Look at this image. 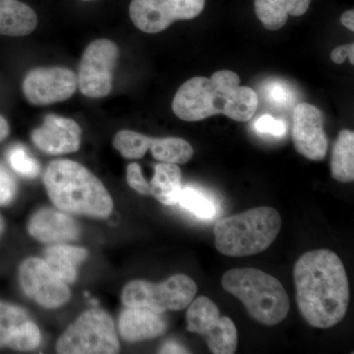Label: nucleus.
Instances as JSON below:
<instances>
[{"instance_id": "nucleus-31", "label": "nucleus", "mask_w": 354, "mask_h": 354, "mask_svg": "<svg viewBox=\"0 0 354 354\" xmlns=\"http://www.w3.org/2000/svg\"><path fill=\"white\" fill-rule=\"evenodd\" d=\"M127 179L132 189L142 195H151L150 183H147L142 174L141 167L136 162L128 165Z\"/></svg>"}, {"instance_id": "nucleus-5", "label": "nucleus", "mask_w": 354, "mask_h": 354, "mask_svg": "<svg viewBox=\"0 0 354 354\" xmlns=\"http://www.w3.org/2000/svg\"><path fill=\"white\" fill-rule=\"evenodd\" d=\"M281 216L271 207H258L221 218L214 234L216 250L230 257H245L265 251L281 232Z\"/></svg>"}, {"instance_id": "nucleus-12", "label": "nucleus", "mask_w": 354, "mask_h": 354, "mask_svg": "<svg viewBox=\"0 0 354 354\" xmlns=\"http://www.w3.org/2000/svg\"><path fill=\"white\" fill-rule=\"evenodd\" d=\"M322 111L313 104L302 102L293 111L292 140L298 153L314 162L322 160L328 151Z\"/></svg>"}, {"instance_id": "nucleus-35", "label": "nucleus", "mask_w": 354, "mask_h": 354, "mask_svg": "<svg viewBox=\"0 0 354 354\" xmlns=\"http://www.w3.org/2000/svg\"><path fill=\"white\" fill-rule=\"evenodd\" d=\"M160 353H189L183 346L174 342H169L160 348Z\"/></svg>"}, {"instance_id": "nucleus-26", "label": "nucleus", "mask_w": 354, "mask_h": 354, "mask_svg": "<svg viewBox=\"0 0 354 354\" xmlns=\"http://www.w3.org/2000/svg\"><path fill=\"white\" fill-rule=\"evenodd\" d=\"M148 136L131 130H121L113 139V146L123 156L129 160L143 158L149 150Z\"/></svg>"}, {"instance_id": "nucleus-34", "label": "nucleus", "mask_w": 354, "mask_h": 354, "mask_svg": "<svg viewBox=\"0 0 354 354\" xmlns=\"http://www.w3.org/2000/svg\"><path fill=\"white\" fill-rule=\"evenodd\" d=\"M288 15L302 16L309 9L311 0H285Z\"/></svg>"}, {"instance_id": "nucleus-33", "label": "nucleus", "mask_w": 354, "mask_h": 354, "mask_svg": "<svg viewBox=\"0 0 354 354\" xmlns=\"http://www.w3.org/2000/svg\"><path fill=\"white\" fill-rule=\"evenodd\" d=\"M333 62L337 64H342L348 58L351 64H354V44H344V46H339L332 51L330 55Z\"/></svg>"}, {"instance_id": "nucleus-14", "label": "nucleus", "mask_w": 354, "mask_h": 354, "mask_svg": "<svg viewBox=\"0 0 354 354\" xmlns=\"http://www.w3.org/2000/svg\"><path fill=\"white\" fill-rule=\"evenodd\" d=\"M118 328L125 341L134 342L160 337L167 326L160 313L145 307H127L121 313Z\"/></svg>"}, {"instance_id": "nucleus-16", "label": "nucleus", "mask_w": 354, "mask_h": 354, "mask_svg": "<svg viewBox=\"0 0 354 354\" xmlns=\"http://www.w3.org/2000/svg\"><path fill=\"white\" fill-rule=\"evenodd\" d=\"M39 19L34 9L19 0H0V35L24 37L36 30Z\"/></svg>"}, {"instance_id": "nucleus-10", "label": "nucleus", "mask_w": 354, "mask_h": 354, "mask_svg": "<svg viewBox=\"0 0 354 354\" xmlns=\"http://www.w3.org/2000/svg\"><path fill=\"white\" fill-rule=\"evenodd\" d=\"M77 76L64 67L36 68L28 72L23 81L26 99L34 106L64 102L76 92Z\"/></svg>"}, {"instance_id": "nucleus-2", "label": "nucleus", "mask_w": 354, "mask_h": 354, "mask_svg": "<svg viewBox=\"0 0 354 354\" xmlns=\"http://www.w3.org/2000/svg\"><path fill=\"white\" fill-rule=\"evenodd\" d=\"M258 95L253 88L242 87L235 72L221 70L211 78L195 77L178 88L172 111L184 121H199L216 114L245 122L257 111Z\"/></svg>"}, {"instance_id": "nucleus-25", "label": "nucleus", "mask_w": 354, "mask_h": 354, "mask_svg": "<svg viewBox=\"0 0 354 354\" xmlns=\"http://www.w3.org/2000/svg\"><path fill=\"white\" fill-rule=\"evenodd\" d=\"M255 13L266 29L277 31L281 29L288 21L285 0H255Z\"/></svg>"}, {"instance_id": "nucleus-1", "label": "nucleus", "mask_w": 354, "mask_h": 354, "mask_svg": "<svg viewBox=\"0 0 354 354\" xmlns=\"http://www.w3.org/2000/svg\"><path fill=\"white\" fill-rule=\"evenodd\" d=\"M300 314L311 327L330 329L341 323L349 304V283L341 258L328 249L309 251L293 270Z\"/></svg>"}, {"instance_id": "nucleus-8", "label": "nucleus", "mask_w": 354, "mask_h": 354, "mask_svg": "<svg viewBox=\"0 0 354 354\" xmlns=\"http://www.w3.org/2000/svg\"><path fill=\"white\" fill-rule=\"evenodd\" d=\"M120 57L118 46L106 39H97L84 51L79 66L81 93L92 99L106 97L113 90V71Z\"/></svg>"}, {"instance_id": "nucleus-13", "label": "nucleus", "mask_w": 354, "mask_h": 354, "mask_svg": "<svg viewBox=\"0 0 354 354\" xmlns=\"http://www.w3.org/2000/svg\"><path fill=\"white\" fill-rule=\"evenodd\" d=\"M81 134L82 130L75 120L48 114L44 124L32 132V140L44 153L64 155L79 150Z\"/></svg>"}, {"instance_id": "nucleus-4", "label": "nucleus", "mask_w": 354, "mask_h": 354, "mask_svg": "<svg viewBox=\"0 0 354 354\" xmlns=\"http://www.w3.org/2000/svg\"><path fill=\"white\" fill-rule=\"evenodd\" d=\"M221 286L239 298L249 315L263 325H279L290 312V298L281 281L260 270H230L221 278Z\"/></svg>"}, {"instance_id": "nucleus-36", "label": "nucleus", "mask_w": 354, "mask_h": 354, "mask_svg": "<svg viewBox=\"0 0 354 354\" xmlns=\"http://www.w3.org/2000/svg\"><path fill=\"white\" fill-rule=\"evenodd\" d=\"M341 22L344 27L348 28L349 31H354V11L353 9L346 11V12L342 14Z\"/></svg>"}, {"instance_id": "nucleus-3", "label": "nucleus", "mask_w": 354, "mask_h": 354, "mask_svg": "<svg viewBox=\"0 0 354 354\" xmlns=\"http://www.w3.org/2000/svg\"><path fill=\"white\" fill-rule=\"evenodd\" d=\"M44 183L53 204L67 213L104 218L113 212V199L104 184L73 160L50 162L44 172Z\"/></svg>"}, {"instance_id": "nucleus-7", "label": "nucleus", "mask_w": 354, "mask_h": 354, "mask_svg": "<svg viewBox=\"0 0 354 354\" xmlns=\"http://www.w3.org/2000/svg\"><path fill=\"white\" fill-rule=\"evenodd\" d=\"M197 290L196 283L185 274L172 276L160 285L133 281L122 291V302L127 307H145L162 314L185 309Z\"/></svg>"}, {"instance_id": "nucleus-20", "label": "nucleus", "mask_w": 354, "mask_h": 354, "mask_svg": "<svg viewBox=\"0 0 354 354\" xmlns=\"http://www.w3.org/2000/svg\"><path fill=\"white\" fill-rule=\"evenodd\" d=\"M186 321L187 330L206 335L220 319V310L213 300L206 297H200L188 305Z\"/></svg>"}, {"instance_id": "nucleus-18", "label": "nucleus", "mask_w": 354, "mask_h": 354, "mask_svg": "<svg viewBox=\"0 0 354 354\" xmlns=\"http://www.w3.org/2000/svg\"><path fill=\"white\" fill-rule=\"evenodd\" d=\"M87 256V251L79 247L55 245L46 251L44 262L64 283H73L77 277V267Z\"/></svg>"}, {"instance_id": "nucleus-38", "label": "nucleus", "mask_w": 354, "mask_h": 354, "mask_svg": "<svg viewBox=\"0 0 354 354\" xmlns=\"http://www.w3.org/2000/svg\"><path fill=\"white\" fill-rule=\"evenodd\" d=\"M3 228H4L3 218H2L1 215H0V235H1L2 232H3Z\"/></svg>"}, {"instance_id": "nucleus-30", "label": "nucleus", "mask_w": 354, "mask_h": 354, "mask_svg": "<svg viewBox=\"0 0 354 354\" xmlns=\"http://www.w3.org/2000/svg\"><path fill=\"white\" fill-rule=\"evenodd\" d=\"M256 131L261 134L272 135L274 137L285 136L286 123L281 120H277L271 114H264L256 120L254 124Z\"/></svg>"}, {"instance_id": "nucleus-24", "label": "nucleus", "mask_w": 354, "mask_h": 354, "mask_svg": "<svg viewBox=\"0 0 354 354\" xmlns=\"http://www.w3.org/2000/svg\"><path fill=\"white\" fill-rule=\"evenodd\" d=\"M29 320L24 309L0 301V348H10L14 337Z\"/></svg>"}, {"instance_id": "nucleus-15", "label": "nucleus", "mask_w": 354, "mask_h": 354, "mask_svg": "<svg viewBox=\"0 0 354 354\" xmlns=\"http://www.w3.org/2000/svg\"><path fill=\"white\" fill-rule=\"evenodd\" d=\"M28 230L32 237L46 243L69 241L79 235V228L73 218L48 209H41L32 216Z\"/></svg>"}, {"instance_id": "nucleus-37", "label": "nucleus", "mask_w": 354, "mask_h": 354, "mask_svg": "<svg viewBox=\"0 0 354 354\" xmlns=\"http://www.w3.org/2000/svg\"><path fill=\"white\" fill-rule=\"evenodd\" d=\"M9 134V125L6 120V118L0 115V142L3 141L4 139L8 136Z\"/></svg>"}, {"instance_id": "nucleus-9", "label": "nucleus", "mask_w": 354, "mask_h": 354, "mask_svg": "<svg viewBox=\"0 0 354 354\" xmlns=\"http://www.w3.org/2000/svg\"><path fill=\"white\" fill-rule=\"evenodd\" d=\"M204 7L205 0H132L129 14L140 31L158 34L176 21L197 17Z\"/></svg>"}, {"instance_id": "nucleus-27", "label": "nucleus", "mask_w": 354, "mask_h": 354, "mask_svg": "<svg viewBox=\"0 0 354 354\" xmlns=\"http://www.w3.org/2000/svg\"><path fill=\"white\" fill-rule=\"evenodd\" d=\"M264 99L272 108L286 109L295 102V93L288 83L278 79L268 80L262 88Z\"/></svg>"}, {"instance_id": "nucleus-28", "label": "nucleus", "mask_w": 354, "mask_h": 354, "mask_svg": "<svg viewBox=\"0 0 354 354\" xmlns=\"http://www.w3.org/2000/svg\"><path fill=\"white\" fill-rule=\"evenodd\" d=\"M11 167L21 176L36 177L39 174V165L35 158L28 153L24 147L17 145L11 148L8 153Z\"/></svg>"}, {"instance_id": "nucleus-23", "label": "nucleus", "mask_w": 354, "mask_h": 354, "mask_svg": "<svg viewBox=\"0 0 354 354\" xmlns=\"http://www.w3.org/2000/svg\"><path fill=\"white\" fill-rule=\"evenodd\" d=\"M177 203L202 220H211L218 214V205L214 198L204 190L193 186L183 187Z\"/></svg>"}, {"instance_id": "nucleus-22", "label": "nucleus", "mask_w": 354, "mask_h": 354, "mask_svg": "<svg viewBox=\"0 0 354 354\" xmlns=\"http://www.w3.org/2000/svg\"><path fill=\"white\" fill-rule=\"evenodd\" d=\"M205 337L209 351L214 354H234L236 351L239 333L234 321L227 316L220 317Z\"/></svg>"}, {"instance_id": "nucleus-11", "label": "nucleus", "mask_w": 354, "mask_h": 354, "mask_svg": "<svg viewBox=\"0 0 354 354\" xmlns=\"http://www.w3.org/2000/svg\"><path fill=\"white\" fill-rule=\"evenodd\" d=\"M20 283L26 295L46 308H57L68 301L70 290L44 260L29 258L20 267Z\"/></svg>"}, {"instance_id": "nucleus-6", "label": "nucleus", "mask_w": 354, "mask_h": 354, "mask_svg": "<svg viewBox=\"0 0 354 354\" xmlns=\"http://www.w3.org/2000/svg\"><path fill=\"white\" fill-rule=\"evenodd\" d=\"M62 354L118 353L120 342L111 317L100 309L86 311L57 342Z\"/></svg>"}, {"instance_id": "nucleus-21", "label": "nucleus", "mask_w": 354, "mask_h": 354, "mask_svg": "<svg viewBox=\"0 0 354 354\" xmlns=\"http://www.w3.org/2000/svg\"><path fill=\"white\" fill-rule=\"evenodd\" d=\"M148 147L156 160L167 164H186L194 153L187 141L176 137L158 139L149 137Z\"/></svg>"}, {"instance_id": "nucleus-32", "label": "nucleus", "mask_w": 354, "mask_h": 354, "mask_svg": "<svg viewBox=\"0 0 354 354\" xmlns=\"http://www.w3.org/2000/svg\"><path fill=\"white\" fill-rule=\"evenodd\" d=\"M16 193V184L8 172L0 167V205L12 201Z\"/></svg>"}, {"instance_id": "nucleus-29", "label": "nucleus", "mask_w": 354, "mask_h": 354, "mask_svg": "<svg viewBox=\"0 0 354 354\" xmlns=\"http://www.w3.org/2000/svg\"><path fill=\"white\" fill-rule=\"evenodd\" d=\"M41 342V335L38 326L29 320L24 324L15 339L11 342L10 348L16 351H31L38 348Z\"/></svg>"}, {"instance_id": "nucleus-17", "label": "nucleus", "mask_w": 354, "mask_h": 354, "mask_svg": "<svg viewBox=\"0 0 354 354\" xmlns=\"http://www.w3.org/2000/svg\"><path fill=\"white\" fill-rule=\"evenodd\" d=\"M151 195L167 206L178 202L183 190V172L177 165L160 162L155 167L150 183Z\"/></svg>"}, {"instance_id": "nucleus-19", "label": "nucleus", "mask_w": 354, "mask_h": 354, "mask_svg": "<svg viewBox=\"0 0 354 354\" xmlns=\"http://www.w3.org/2000/svg\"><path fill=\"white\" fill-rule=\"evenodd\" d=\"M330 171L335 180L342 183L354 180V133L342 130L333 150Z\"/></svg>"}, {"instance_id": "nucleus-39", "label": "nucleus", "mask_w": 354, "mask_h": 354, "mask_svg": "<svg viewBox=\"0 0 354 354\" xmlns=\"http://www.w3.org/2000/svg\"><path fill=\"white\" fill-rule=\"evenodd\" d=\"M84 1H88V0H84Z\"/></svg>"}]
</instances>
